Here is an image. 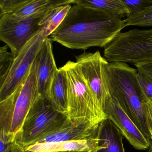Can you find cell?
Masks as SVG:
<instances>
[{"mask_svg":"<svg viewBox=\"0 0 152 152\" xmlns=\"http://www.w3.org/2000/svg\"><path fill=\"white\" fill-rule=\"evenodd\" d=\"M126 27L124 19L74 3L50 39L72 49L104 48Z\"/></svg>","mask_w":152,"mask_h":152,"instance_id":"6da1fadb","label":"cell"},{"mask_svg":"<svg viewBox=\"0 0 152 152\" xmlns=\"http://www.w3.org/2000/svg\"><path fill=\"white\" fill-rule=\"evenodd\" d=\"M111 96L118 101L146 138L152 143L145 102L148 99L137 79L138 71L122 62H109L106 67Z\"/></svg>","mask_w":152,"mask_h":152,"instance_id":"7a4b0ae2","label":"cell"},{"mask_svg":"<svg viewBox=\"0 0 152 152\" xmlns=\"http://www.w3.org/2000/svg\"><path fill=\"white\" fill-rule=\"evenodd\" d=\"M59 70L67 85V119L75 123H88L98 127L107 119L86 83L76 62H67Z\"/></svg>","mask_w":152,"mask_h":152,"instance_id":"3957f363","label":"cell"},{"mask_svg":"<svg viewBox=\"0 0 152 152\" xmlns=\"http://www.w3.org/2000/svg\"><path fill=\"white\" fill-rule=\"evenodd\" d=\"M36 58L23 83L9 96L0 101V132L15 137L36 99L37 87Z\"/></svg>","mask_w":152,"mask_h":152,"instance_id":"277c9868","label":"cell"},{"mask_svg":"<svg viewBox=\"0 0 152 152\" xmlns=\"http://www.w3.org/2000/svg\"><path fill=\"white\" fill-rule=\"evenodd\" d=\"M67 119V116L56 110L45 97L40 96L30 109L14 142L22 147L34 145L61 127Z\"/></svg>","mask_w":152,"mask_h":152,"instance_id":"5b68a950","label":"cell"},{"mask_svg":"<svg viewBox=\"0 0 152 152\" xmlns=\"http://www.w3.org/2000/svg\"><path fill=\"white\" fill-rule=\"evenodd\" d=\"M75 58L83 79L104 110L105 104L111 97L106 72L109 62L99 51L94 53L84 52Z\"/></svg>","mask_w":152,"mask_h":152,"instance_id":"8992f818","label":"cell"},{"mask_svg":"<svg viewBox=\"0 0 152 152\" xmlns=\"http://www.w3.org/2000/svg\"><path fill=\"white\" fill-rule=\"evenodd\" d=\"M47 38L42 37L40 32L38 33L14 58L7 78L0 85V101L10 96L23 83Z\"/></svg>","mask_w":152,"mask_h":152,"instance_id":"52a82bcc","label":"cell"},{"mask_svg":"<svg viewBox=\"0 0 152 152\" xmlns=\"http://www.w3.org/2000/svg\"><path fill=\"white\" fill-rule=\"evenodd\" d=\"M42 18L18 21L7 15H0V39L10 48L14 58L42 30L39 23Z\"/></svg>","mask_w":152,"mask_h":152,"instance_id":"ba28073f","label":"cell"},{"mask_svg":"<svg viewBox=\"0 0 152 152\" xmlns=\"http://www.w3.org/2000/svg\"><path fill=\"white\" fill-rule=\"evenodd\" d=\"M74 0H0V15L18 21L42 18L51 9L73 4Z\"/></svg>","mask_w":152,"mask_h":152,"instance_id":"9c48e42d","label":"cell"},{"mask_svg":"<svg viewBox=\"0 0 152 152\" xmlns=\"http://www.w3.org/2000/svg\"><path fill=\"white\" fill-rule=\"evenodd\" d=\"M104 111L107 118L118 127L122 134L136 149L145 150L152 143L149 142L124 112L117 100L111 97L105 104Z\"/></svg>","mask_w":152,"mask_h":152,"instance_id":"30bf717a","label":"cell"},{"mask_svg":"<svg viewBox=\"0 0 152 152\" xmlns=\"http://www.w3.org/2000/svg\"><path fill=\"white\" fill-rule=\"evenodd\" d=\"M98 128L88 123H75L67 119L61 127L43 137L36 143L67 142L89 139L94 136Z\"/></svg>","mask_w":152,"mask_h":152,"instance_id":"8fae6325","label":"cell"},{"mask_svg":"<svg viewBox=\"0 0 152 152\" xmlns=\"http://www.w3.org/2000/svg\"><path fill=\"white\" fill-rule=\"evenodd\" d=\"M95 135L91 138L80 141L36 143L22 147L12 143V152H92L95 147Z\"/></svg>","mask_w":152,"mask_h":152,"instance_id":"7c38bea8","label":"cell"},{"mask_svg":"<svg viewBox=\"0 0 152 152\" xmlns=\"http://www.w3.org/2000/svg\"><path fill=\"white\" fill-rule=\"evenodd\" d=\"M123 136L118 127L107 118L99 124L96 131L92 152H124Z\"/></svg>","mask_w":152,"mask_h":152,"instance_id":"4fadbf2b","label":"cell"},{"mask_svg":"<svg viewBox=\"0 0 152 152\" xmlns=\"http://www.w3.org/2000/svg\"><path fill=\"white\" fill-rule=\"evenodd\" d=\"M52 40L47 38L36 58L37 87L40 96H44L51 77L57 68L53 54Z\"/></svg>","mask_w":152,"mask_h":152,"instance_id":"5bb4252c","label":"cell"},{"mask_svg":"<svg viewBox=\"0 0 152 152\" xmlns=\"http://www.w3.org/2000/svg\"><path fill=\"white\" fill-rule=\"evenodd\" d=\"M44 96L56 110L67 116L68 103L66 80L63 73L57 67L53 73Z\"/></svg>","mask_w":152,"mask_h":152,"instance_id":"9a60e30c","label":"cell"},{"mask_svg":"<svg viewBox=\"0 0 152 152\" xmlns=\"http://www.w3.org/2000/svg\"><path fill=\"white\" fill-rule=\"evenodd\" d=\"M74 3L118 17L121 19L129 16V10L122 0H74Z\"/></svg>","mask_w":152,"mask_h":152,"instance_id":"2e32d148","label":"cell"},{"mask_svg":"<svg viewBox=\"0 0 152 152\" xmlns=\"http://www.w3.org/2000/svg\"><path fill=\"white\" fill-rule=\"evenodd\" d=\"M71 7V5H66L51 9L40 22V25L43 26L41 35L44 38L51 35L63 23Z\"/></svg>","mask_w":152,"mask_h":152,"instance_id":"e0dca14e","label":"cell"},{"mask_svg":"<svg viewBox=\"0 0 152 152\" xmlns=\"http://www.w3.org/2000/svg\"><path fill=\"white\" fill-rule=\"evenodd\" d=\"M124 21L126 26L152 27V6L142 12L129 16Z\"/></svg>","mask_w":152,"mask_h":152,"instance_id":"ac0fdd59","label":"cell"},{"mask_svg":"<svg viewBox=\"0 0 152 152\" xmlns=\"http://www.w3.org/2000/svg\"><path fill=\"white\" fill-rule=\"evenodd\" d=\"M8 48L6 45L0 48V85L5 81L14 62V57L8 51Z\"/></svg>","mask_w":152,"mask_h":152,"instance_id":"d6986e66","label":"cell"},{"mask_svg":"<svg viewBox=\"0 0 152 152\" xmlns=\"http://www.w3.org/2000/svg\"><path fill=\"white\" fill-rule=\"evenodd\" d=\"M122 1L128 8L129 12V16L142 12L148 7L152 6V0Z\"/></svg>","mask_w":152,"mask_h":152,"instance_id":"ffe728a7","label":"cell"},{"mask_svg":"<svg viewBox=\"0 0 152 152\" xmlns=\"http://www.w3.org/2000/svg\"><path fill=\"white\" fill-rule=\"evenodd\" d=\"M137 79L147 98L152 100V79L139 71H138Z\"/></svg>","mask_w":152,"mask_h":152,"instance_id":"44dd1931","label":"cell"},{"mask_svg":"<svg viewBox=\"0 0 152 152\" xmlns=\"http://www.w3.org/2000/svg\"><path fill=\"white\" fill-rule=\"evenodd\" d=\"M15 137L0 132V152H12V143Z\"/></svg>","mask_w":152,"mask_h":152,"instance_id":"7402d4cb","label":"cell"},{"mask_svg":"<svg viewBox=\"0 0 152 152\" xmlns=\"http://www.w3.org/2000/svg\"><path fill=\"white\" fill-rule=\"evenodd\" d=\"M138 71L141 72L152 79V58L134 65Z\"/></svg>","mask_w":152,"mask_h":152,"instance_id":"603a6c76","label":"cell"},{"mask_svg":"<svg viewBox=\"0 0 152 152\" xmlns=\"http://www.w3.org/2000/svg\"><path fill=\"white\" fill-rule=\"evenodd\" d=\"M149 132L152 137V100L148 99L145 102Z\"/></svg>","mask_w":152,"mask_h":152,"instance_id":"cb8c5ba5","label":"cell"},{"mask_svg":"<svg viewBox=\"0 0 152 152\" xmlns=\"http://www.w3.org/2000/svg\"><path fill=\"white\" fill-rule=\"evenodd\" d=\"M149 152H152V144L151 145V146H150V150H149Z\"/></svg>","mask_w":152,"mask_h":152,"instance_id":"d4e9b609","label":"cell"}]
</instances>
